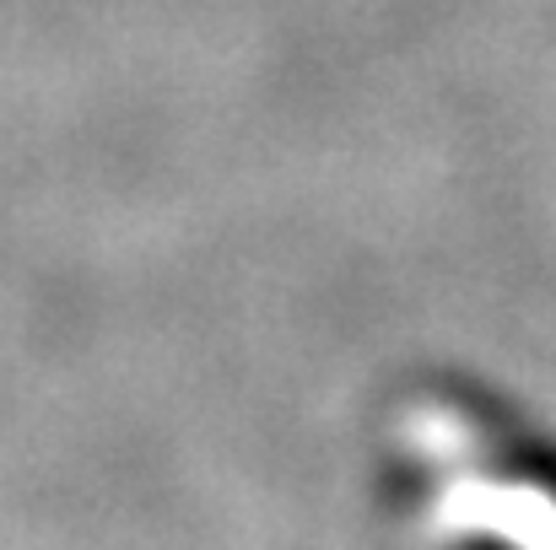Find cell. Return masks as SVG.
Returning a JSON list of instances; mask_svg holds the SVG:
<instances>
[{
  "label": "cell",
  "instance_id": "obj_1",
  "mask_svg": "<svg viewBox=\"0 0 556 550\" xmlns=\"http://www.w3.org/2000/svg\"><path fill=\"white\" fill-rule=\"evenodd\" d=\"M465 550H508V546H497V540H470Z\"/></svg>",
  "mask_w": 556,
  "mask_h": 550
}]
</instances>
